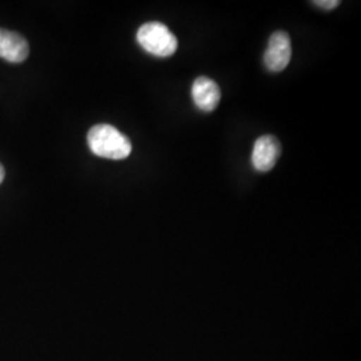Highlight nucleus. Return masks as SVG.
Segmentation results:
<instances>
[{"label":"nucleus","mask_w":361,"mask_h":361,"mask_svg":"<svg viewBox=\"0 0 361 361\" xmlns=\"http://www.w3.org/2000/svg\"><path fill=\"white\" fill-rule=\"evenodd\" d=\"M292 59V43L285 31H276L268 42L264 54L265 67L271 73H281Z\"/></svg>","instance_id":"obj_3"},{"label":"nucleus","mask_w":361,"mask_h":361,"mask_svg":"<svg viewBox=\"0 0 361 361\" xmlns=\"http://www.w3.org/2000/svg\"><path fill=\"white\" fill-rule=\"evenodd\" d=\"M281 155V145L273 135L259 137L252 153V164L258 171H269L276 166Z\"/></svg>","instance_id":"obj_4"},{"label":"nucleus","mask_w":361,"mask_h":361,"mask_svg":"<svg viewBox=\"0 0 361 361\" xmlns=\"http://www.w3.org/2000/svg\"><path fill=\"white\" fill-rule=\"evenodd\" d=\"M194 104L205 113L217 109L221 99L219 86L210 78L200 77L194 80L192 87Z\"/></svg>","instance_id":"obj_6"},{"label":"nucleus","mask_w":361,"mask_h":361,"mask_svg":"<svg viewBox=\"0 0 361 361\" xmlns=\"http://www.w3.org/2000/svg\"><path fill=\"white\" fill-rule=\"evenodd\" d=\"M137 40L145 51L158 58H169L174 55L178 47L176 35L168 27L158 22H150L140 27Z\"/></svg>","instance_id":"obj_2"},{"label":"nucleus","mask_w":361,"mask_h":361,"mask_svg":"<svg viewBox=\"0 0 361 361\" xmlns=\"http://www.w3.org/2000/svg\"><path fill=\"white\" fill-rule=\"evenodd\" d=\"M87 143L91 153L107 159H125L131 154L129 138L111 125H95L89 130Z\"/></svg>","instance_id":"obj_1"},{"label":"nucleus","mask_w":361,"mask_h":361,"mask_svg":"<svg viewBox=\"0 0 361 361\" xmlns=\"http://www.w3.org/2000/svg\"><path fill=\"white\" fill-rule=\"evenodd\" d=\"M313 4L323 10H335L340 6V1L338 0H314Z\"/></svg>","instance_id":"obj_7"},{"label":"nucleus","mask_w":361,"mask_h":361,"mask_svg":"<svg viewBox=\"0 0 361 361\" xmlns=\"http://www.w3.org/2000/svg\"><path fill=\"white\" fill-rule=\"evenodd\" d=\"M4 180V169L0 165V183Z\"/></svg>","instance_id":"obj_8"},{"label":"nucleus","mask_w":361,"mask_h":361,"mask_svg":"<svg viewBox=\"0 0 361 361\" xmlns=\"http://www.w3.org/2000/svg\"><path fill=\"white\" fill-rule=\"evenodd\" d=\"M30 54V46L26 39L22 35L0 28V58L11 62L22 63L25 62Z\"/></svg>","instance_id":"obj_5"}]
</instances>
